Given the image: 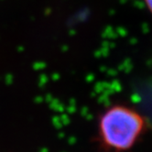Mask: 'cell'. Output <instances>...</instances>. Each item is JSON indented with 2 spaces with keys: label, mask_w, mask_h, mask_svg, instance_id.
Segmentation results:
<instances>
[{
  "label": "cell",
  "mask_w": 152,
  "mask_h": 152,
  "mask_svg": "<svg viewBox=\"0 0 152 152\" xmlns=\"http://www.w3.org/2000/svg\"><path fill=\"white\" fill-rule=\"evenodd\" d=\"M144 119L126 106L115 105L106 110L99 123L104 143L116 150H126L137 140L144 129Z\"/></svg>",
  "instance_id": "1"
},
{
  "label": "cell",
  "mask_w": 152,
  "mask_h": 152,
  "mask_svg": "<svg viewBox=\"0 0 152 152\" xmlns=\"http://www.w3.org/2000/svg\"><path fill=\"white\" fill-rule=\"evenodd\" d=\"M145 2H146L147 7H148V9L150 10L151 13H152V0H145Z\"/></svg>",
  "instance_id": "2"
}]
</instances>
